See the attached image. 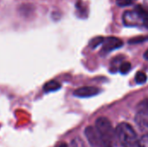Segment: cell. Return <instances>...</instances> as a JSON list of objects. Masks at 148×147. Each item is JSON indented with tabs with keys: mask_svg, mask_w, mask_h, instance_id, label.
<instances>
[{
	"mask_svg": "<svg viewBox=\"0 0 148 147\" xmlns=\"http://www.w3.org/2000/svg\"><path fill=\"white\" fill-rule=\"evenodd\" d=\"M116 137L123 147H138L139 139L133 126L127 123H121L115 129Z\"/></svg>",
	"mask_w": 148,
	"mask_h": 147,
	"instance_id": "6da1fadb",
	"label": "cell"
},
{
	"mask_svg": "<svg viewBox=\"0 0 148 147\" xmlns=\"http://www.w3.org/2000/svg\"><path fill=\"white\" fill-rule=\"evenodd\" d=\"M131 63L128 62H122L121 64V67H120V72L122 74V75H126L127 74L130 70H131Z\"/></svg>",
	"mask_w": 148,
	"mask_h": 147,
	"instance_id": "8fae6325",
	"label": "cell"
},
{
	"mask_svg": "<svg viewBox=\"0 0 148 147\" xmlns=\"http://www.w3.org/2000/svg\"><path fill=\"white\" fill-rule=\"evenodd\" d=\"M95 129L101 139L105 147H112L114 137L116 135L111 122L105 117L97 119L95 122Z\"/></svg>",
	"mask_w": 148,
	"mask_h": 147,
	"instance_id": "7a4b0ae2",
	"label": "cell"
},
{
	"mask_svg": "<svg viewBox=\"0 0 148 147\" xmlns=\"http://www.w3.org/2000/svg\"><path fill=\"white\" fill-rule=\"evenodd\" d=\"M104 41V37L102 36H95L94 38H92L90 41H89V47L92 49H96L98 46H100L101 44H102Z\"/></svg>",
	"mask_w": 148,
	"mask_h": 147,
	"instance_id": "9c48e42d",
	"label": "cell"
},
{
	"mask_svg": "<svg viewBox=\"0 0 148 147\" xmlns=\"http://www.w3.org/2000/svg\"><path fill=\"white\" fill-rule=\"evenodd\" d=\"M56 147H69L65 143H60V144H58L57 146Z\"/></svg>",
	"mask_w": 148,
	"mask_h": 147,
	"instance_id": "2e32d148",
	"label": "cell"
},
{
	"mask_svg": "<svg viewBox=\"0 0 148 147\" xmlns=\"http://www.w3.org/2000/svg\"><path fill=\"white\" fill-rule=\"evenodd\" d=\"M135 120L139 126L148 128V100L140 101L137 107Z\"/></svg>",
	"mask_w": 148,
	"mask_h": 147,
	"instance_id": "3957f363",
	"label": "cell"
},
{
	"mask_svg": "<svg viewBox=\"0 0 148 147\" xmlns=\"http://www.w3.org/2000/svg\"><path fill=\"white\" fill-rule=\"evenodd\" d=\"M85 135L92 147H105L101 139L100 138L96 129L93 126H88L85 129Z\"/></svg>",
	"mask_w": 148,
	"mask_h": 147,
	"instance_id": "8992f818",
	"label": "cell"
},
{
	"mask_svg": "<svg viewBox=\"0 0 148 147\" xmlns=\"http://www.w3.org/2000/svg\"><path fill=\"white\" fill-rule=\"evenodd\" d=\"M123 42L121 39L117 38V37H114V36H109L107 38H104V41L102 42V48L101 50V54L103 55H107L117 49H120L121 47H122Z\"/></svg>",
	"mask_w": 148,
	"mask_h": 147,
	"instance_id": "277c9868",
	"label": "cell"
},
{
	"mask_svg": "<svg viewBox=\"0 0 148 147\" xmlns=\"http://www.w3.org/2000/svg\"><path fill=\"white\" fill-rule=\"evenodd\" d=\"M134 3V0H116V3L120 7H127L131 5Z\"/></svg>",
	"mask_w": 148,
	"mask_h": 147,
	"instance_id": "7c38bea8",
	"label": "cell"
},
{
	"mask_svg": "<svg viewBox=\"0 0 148 147\" xmlns=\"http://www.w3.org/2000/svg\"><path fill=\"white\" fill-rule=\"evenodd\" d=\"M147 10H148V9H147Z\"/></svg>",
	"mask_w": 148,
	"mask_h": 147,
	"instance_id": "ac0fdd59",
	"label": "cell"
},
{
	"mask_svg": "<svg viewBox=\"0 0 148 147\" xmlns=\"http://www.w3.org/2000/svg\"><path fill=\"white\" fill-rule=\"evenodd\" d=\"M144 58H145L146 60H148V49L145 52V54H144Z\"/></svg>",
	"mask_w": 148,
	"mask_h": 147,
	"instance_id": "e0dca14e",
	"label": "cell"
},
{
	"mask_svg": "<svg viewBox=\"0 0 148 147\" xmlns=\"http://www.w3.org/2000/svg\"><path fill=\"white\" fill-rule=\"evenodd\" d=\"M147 81V76L144 72H138L135 75V81L137 84H144Z\"/></svg>",
	"mask_w": 148,
	"mask_h": 147,
	"instance_id": "30bf717a",
	"label": "cell"
},
{
	"mask_svg": "<svg viewBox=\"0 0 148 147\" xmlns=\"http://www.w3.org/2000/svg\"><path fill=\"white\" fill-rule=\"evenodd\" d=\"M142 24H143L147 29H148V16H145V17L143 18Z\"/></svg>",
	"mask_w": 148,
	"mask_h": 147,
	"instance_id": "9a60e30c",
	"label": "cell"
},
{
	"mask_svg": "<svg viewBox=\"0 0 148 147\" xmlns=\"http://www.w3.org/2000/svg\"><path fill=\"white\" fill-rule=\"evenodd\" d=\"M61 84L55 81V80H52V81H48L44 86H43V91L45 93H51V92H56L57 90H59L61 88Z\"/></svg>",
	"mask_w": 148,
	"mask_h": 147,
	"instance_id": "ba28073f",
	"label": "cell"
},
{
	"mask_svg": "<svg viewBox=\"0 0 148 147\" xmlns=\"http://www.w3.org/2000/svg\"><path fill=\"white\" fill-rule=\"evenodd\" d=\"M122 18H123L124 24L128 27L139 26L143 22V18L140 16V15L135 10L125 11Z\"/></svg>",
	"mask_w": 148,
	"mask_h": 147,
	"instance_id": "5b68a950",
	"label": "cell"
},
{
	"mask_svg": "<svg viewBox=\"0 0 148 147\" xmlns=\"http://www.w3.org/2000/svg\"><path fill=\"white\" fill-rule=\"evenodd\" d=\"M101 93L100 88L96 87H82L74 91V95L78 98H89L95 96Z\"/></svg>",
	"mask_w": 148,
	"mask_h": 147,
	"instance_id": "52a82bcc",
	"label": "cell"
},
{
	"mask_svg": "<svg viewBox=\"0 0 148 147\" xmlns=\"http://www.w3.org/2000/svg\"><path fill=\"white\" fill-rule=\"evenodd\" d=\"M145 40H147V37H143V36H138V37H134L129 40V43L130 44H134V43H140L144 42Z\"/></svg>",
	"mask_w": 148,
	"mask_h": 147,
	"instance_id": "5bb4252c",
	"label": "cell"
},
{
	"mask_svg": "<svg viewBox=\"0 0 148 147\" xmlns=\"http://www.w3.org/2000/svg\"><path fill=\"white\" fill-rule=\"evenodd\" d=\"M138 147H148V134H146L141 137V139L139 140Z\"/></svg>",
	"mask_w": 148,
	"mask_h": 147,
	"instance_id": "4fadbf2b",
	"label": "cell"
}]
</instances>
